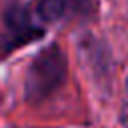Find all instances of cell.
I'll return each instance as SVG.
<instances>
[{"label":"cell","instance_id":"6da1fadb","mask_svg":"<svg viewBox=\"0 0 128 128\" xmlns=\"http://www.w3.org/2000/svg\"><path fill=\"white\" fill-rule=\"evenodd\" d=\"M66 80V56L58 44L46 46L34 56L26 72V96L30 100L48 98Z\"/></svg>","mask_w":128,"mask_h":128},{"label":"cell","instance_id":"7a4b0ae2","mask_svg":"<svg viewBox=\"0 0 128 128\" xmlns=\"http://www.w3.org/2000/svg\"><path fill=\"white\" fill-rule=\"evenodd\" d=\"M46 26L34 14V8L12 6L4 12L0 22V58L14 50L32 44L44 36Z\"/></svg>","mask_w":128,"mask_h":128},{"label":"cell","instance_id":"3957f363","mask_svg":"<svg viewBox=\"0 0 128 128\" xmlns=\"http://www.w3.org/2000/svg\"><path fill=\"white\" fill-rule=\"evenodd\" d=\"M34 14L44 26L68 22L92 14V2L90 0H38V4L34 6Z\"/></svg>","mask_w":128,"mask_h":128},{"label":"cell","instance_id":"277c9868","mask_svg":"<svg viewBox=\"0 0 128 128\" xmlns=\"http://www.w3.org/2000/svg\"><path fill=\"white\" fill-rule=\"evenodd\" d=\"M118 122H120L122 128H128V78H126V88H124V96H122V102H120Z\"/></svg>","mask_w":128,"mask_h":128}]
</instances>
